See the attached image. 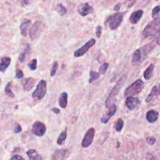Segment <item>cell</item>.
<instances>
[{
    "label": "cell",
    "instance_id": "obj_1",
    "mask_svg": "<svg viewBox=\"0 0 160 160\" xmlns=\"http://www.w3.org/2000/svg\"><path fill=\"white\" fill-rule=\"evenodd\" d=\"M160 34V16L151 22L143 30L142 33L143 39H151L157 37Z\"/></svg>",
    "mask_w": 160,
    "mask_h": 160
},
{
    "label": "cell",
    "instance_id": "obj_2",
    "mask_svg": "<svg viewBox=\"0 0 160 160\" xmlns=\"http://www.w3.org/2000/svg\"><path fill=\"white\" fill-rule=\"evenodd\" d=\"M126 76L123 75L121 78L118 80L116 84L114 85V86L111 90L109 96H108L106 100L105 101V105L108 108L110 106H111L113 104H114L113 102L114 101V98L118 94L119 91L121 90L122 86H123V85L126 81Z\"/></svg>",
    "mask_w": 160,
    "mask_h": 160
},
{
    "label": "cell",
    "instance_id": "obj_3",
    "mask_svg": "<svg viewBox=\"0 0 160 160\" xmlns=\"http://www.w3.org/2000/svg\"><path fill=\"white\" fill-rule=\"evenodd\" d=\"M145 85L142 79H138L133 84L130 85L125 91L124 95L126 97L133 96L141 92L144 88Z\"/></svg>",
    "mask_w": 160,
    "mask_h": 160
},
{
    "label": "cell",
    "instance_id": "obj_4",
    "mask_svg": "<svg viewBox=\"0 0 160 160\" xmlns=\"http://www.w3.org/2000/svg\"><path fill=\"white\" fill-rule=\"evenodd\" d=\"M47 91V84L45 80H41L38 83L36 89L33 91L32 97L36 100L42 99L46 94Z\"/></svg>",
    "mask_w": 160,
    "mask_h": 160
},
{
    "label": "cell",
    "instance_id": "obj_5",
    "mask_svg": "<svg viewBox=\"0 0 160 160\" xmlns=\"http://www.w3.org/2000/svg\"><path fill=\"white\" fill-rule=\"evenodd\" d=\"M123 20V15L122 13H117L113 15L110 16L108 19L106 23L108 24L109 28L111 30H116L120 25L122 24Z\"/></svg>",
    "mask_w": 160,
    "mask_h": 160
},
{
    "label": "cell",
    "instance_id": "obj_6",
    "mask_svg": "<svg viewBox=\"0 0 160 160\" xmlns=\"http://www.w3.org/2000/svg\"><path fill=\"white\" fill-rule=\"evenodd\" d=\"M96 43V40L94 38L91 39L90 40L86 43L82 47H81L80 48L78 49L74 53V56L76 58H78V57H81L82 56H83L92 46H93L94 45V44Z\"/></svg>",
    "mask_w": 160,
    "mask_h": 160
},
{
    "label": "cell",
    "instance_id": "obj_7",
    "mask_svg": "<svg viewBox=\"0 0 160 160\" xmlns=\"http://www.w3.org/2000/svg\"><path fill=\"white\" fill-rule=\"evenodd\" d=\"M94 134H95V130L93 128H91L88 130V131L86 132V134L84 136V138L83 139V142L82 143V146L83 148H86L90 146V145L93 143Z\"/></svg>",
    "mask_w": 160,
    "mask_h": 160
},
{
    "label": "cell",
    "instance_id": "obj_8",
    "mask_svg": "<svg viewBox=\"0 0 160 160\" xmlns=\"http://www.w3.org/2000/svg\"><path fill=\"white\" fill-rule=\"evenodd\" d=\"M46 131V128L44 123L40 122H36L32 126V132L37 136H43Z\"/></svg>",
    "mask_w": 160,
    "mask_h": 160
},
{
    "label": "cell",
    "instance_id": "obj_9",
    "mask_svg": "<svg viewBox=\"0 0 160 160\" xmlns=\"http://www.w3.org/2000/svg\"><path fill=\"white\" fill-rule=\"evenodd\" d=\"M42 22L39 21H36L34 23L30 31V36L32 39H36L39 35L40 30H42Z\"/></svg>",
    "mask_w": 160,
    "mask_h": 160
},
{
    "label": "cell",
    "instance_id": "obj_10",
    "mask_svg": "<svg viewBox=\"0 0 160 160\" xmlns=\"http://www.w3.org/2000/svg\"><path fill=\"white\" fill-rule=\"evenodd\" d=\"M141 103V101L138 98L128 96L126 98L125 101V105L126 107L131 111L134 110Z\"/></svg>",
    "mask_w": 160,
    "mask_h": 160
},
{
    "label": "cell",
    "instance_id": "obj_11",
    "mask_svg": "<svg viewBox=\"0 0 160 160\" xmlns=\"http://www.w3.org/2000/svg\"><path fill=\"white\" fill-rule=\"evenodd\" d=\"M70 154V151L68 149L63 148L54 151L52 160H65Z\"/></svg>",
    "mask_w": 160,
    "mask_h": 160
},
{
    "label": "cell",
    "instance_id": "obj_12",
    "mask_svg": "<svg viewBox=\"0 0 160 160\" xmlns=\"http://www.w3.org/2000/svg\"><path fill=\"white\" fill-rule=\"evenodd\" d=\"M94 11V9L88 3L80 5L78 7V11L82 16H86L90 13H92Z\"/></svg>",
    "mask_w": 160,
    "mask_h": 160
},
{
    "label": "cell",
    "instance_id": "obj_13",
    "mask_svg": "<svg viewBox=\"0 0 160 160\" xmlns=\"http://www.w3.org/2000/svg\"><path fill=\"white\" fill-rule=\"evenodd\" d=\"M116 110H117V108H116V105L114 103L111 106H110L108 108V110L106 112V113L103 116V117L101 119V122L105 124L107 123L109 120L111 119V118L115 114Z\"/></svg>",
    "mask_w": 160,
    "mask_h": 160
},
{
    "label": "cell",
    "instance_id": "obj_14",
    "mask_svg": "<svg viewBox=\"0 0 160 160\" xmlns=\"http://www.w3.org/2000/svg\"><path fill=\"white\" fill-rule=\"evenodd\" d=\"M36 82V79L30 77L25 79L22 82V85L23 86V89L26 91H28L33 88Z\"/></svg>",
    "mask_w": 160,
    "mask_h": 160
},
{
    "label": "cell",
    "instance_id": "obj_15",
    "mask_svg": "<svg viewBox=\"0 0 160 160\" xmlns=\"http://www.w3.org/2000/svg\"><path fill=\"white\" fill-rule=\"evenodd\" d=\"M143 11L141 10H137L133 12L130 18V22H131V23L134 25L138 23L139 22V20L141 19L142 17L143 16Z\"/></svg>",
    "mask_w": 160,
    "mask_h": 160
},
{
    "label": "cell",
    "instance_id": "obj_16",
    "mask_svg": "<svg viewBox=\"0 0 160 160\" xmlns=\"http://www.w3.org/2000/svg\"><path fill=\"white\" fill-rule=\"evenodd\" d=\"M159 95H160V84L158 86H154L153 87L150 93L146 99V102H150L156 96Z\"/></svg>",
    "mask_w": 160,
    "mask_h": 160
},
{
    "label": "cell",
    "instance_id": "obj_17",
    "mask_svg": "<svg viewBox=\"0 0 160 160\" xmlns=\"http://www.w3.org/2000/svg\"><path fill=\"white\" fill-rule=\"evenodd\" d=\"M31 25V22L29 19H25V21L20 25V33L23 36H26L28 30Z\"/></svg>",
    "mask_w": 160,
    "mask_h": 160
},
{
    "label": "cell",
    "instance_id": "obj_18",
    "mask_svg": "<svg viewBox=\"0 0 160 160\" xmlns=\"http://www.w3.org/2000/svg\"><path fill=\"white\" fill-rule=\"evenodd\" d=\"M158 116H159V113L157 111L154 110H150L147 112L146 118L147 121L149 123H153L157 121L158 119Z\"/></svg>",
    "mask_w": 160,
    "mask_h": 160
},
{
    "label": "cell",
    "instance_id": "obj_19",
    "mask_svg": "<svg viewBox=\"0 0 160 160\" xmlns=\"http://www.w3.org/2000/svg\"><path fill=\"white\" fill-rule=\"evenodd\" d=\"M142 59V53L141 50L138 49L133 53L132 63L133 65H136L141 62Z\"/></svg>",
    "mask_w": 160,
    "mask_h": 160
},
{
    "label": "cell",
    "instance_id": "obj_20",
    "mask_svg": "<svg viewBox=\"0 0 160 160\" xmlns=\"http://www.w3.org/2000/svg\"><path fill=\"white\" fill-rule=\"evenodd\" d=\"M59 105L62 108H66L68 105V94L66 92H63L59 98Z\"/></svg>",
    "mask_w": 160,
    "mask_h": 160
},
{
    "label": "cell",
    "instance_id": "obj_21",
    "mask_svg": "<svg viewBox=\"0 0 160 160\" xmlns=\"http://www.w3.org/2000/svg\"><path fill=\"white\" fill-rule=\"evenodd\" d=\"M11 63V58L10 57H4L1 59V64H0V70L2 73L5 72L9 67Z\"/></svg>",
    "mask_w": 160,
    "mask_h": 160
},
{
    "label": "cell",
    "instance_id": "obj_22",
    "mask_svg": "<svg viewBox=\"0 0 160 160\" xmlns=\"http://www.w3.org/2000/svg\"><path fill=\"white\" fill-rule=\"evenodd\" d=\"M31 51V47L28 44L25 49V50L23 51V52H22L21 54H19V62L21 63H23L26 61V58H28V56H29L30 53Z\"/></svg>",
    "mask_w": 160,
    "mask_h": 160
},
{
    "label": "cell",
    "instance_id": "obj_23",
    "mask_svg": "<svg viewBox=\"0 0 160 160\" xmlns=\"http://www.w3.org/2000/svg\"><path fill=\"white\" fill-rule=\"evenodd\" d=\"M26 153L30 160H43L42 156L34 149L29 150Z\"/></svg>",
    "mask_w": 160,
    "mask_h": 160
},
{
    "label": "cell",
    "instance_id": "obj_24",
    "mask_svg": "<svg viewBox=\"0 0 160 160\" xmlns=\"http://www.w3.org/2000/svg\"><path fill=\"white\" fill-rule=\"evenodd\" d=\"M155 48V44L154 42H151L150 43L145 45V46H143L142 50H143V56H146L148 55V54L151 52L154 48Z\"/></svg>",
    "mask_w": 160,
    "mask_h": 160
},
{
    "label": "cell",
    "instance_id": "obj_25",
    "mask_svg": "<svg viewBox=\"0 0 160 160\" xmlns=\"http://www.w3.org/2000/svg\"><path fill=\"white\" fill-rule=\"evenodd\" d=\"M154 68V64H151L150 65V66L145 70V73H144V78H145V79L148 80L150 79L153 74V72Z\"/></svg>",
    "mask_w": 160,
    "mask_h": 160
},
{
    "label": "cell",
    "instance_id": "obj_26",
    "mask_svg": "<svg viewBox=\"0 0 160 160\" xmlns=\"http://www.w3.org/2000/svg\"><path fill=\"white\" fill-rule=\"evenodd\" d=\"M67 138V131H63L61 134H59L58 139H57V143L59 145H62Z\"/></svg>",
    "mask_w": 160,
    "mask_h": 160
},
{
    "label": "cell",
    "instance_id": "obj_27",
    "mask_svg": "<svg viewBox=\"0 0 160 160\" xmlns=\"http://www.w3.org/2000/svg\"><path fill=\"white\" fill-rule=\"evenodd\" d=\"M11 82H8V83H7V85H6V86H5V93H6V94L8 96V97H10V98H14V94L13 93V91L11 90Z\"/></svg>",
    "mask_w": 160,
    "mask_h": 160
},
{
    "label": "cell",
    "instance_id": "obj_28",
    "mask_svg": "<svg viewBox=\"0 0 160 160\" xmlns=\"http://www.w3.org/2000/svg\"><path fill=\"white\" fill-rule=\"evenodd\" d=\"M99 73H97L96 71H91L90 72V78L89 79V83H92L93 82L96 81V79H98L99 77Z\"/></svg>",
    "mask_w": 160,
    "mask_h": 160
},
{
    "label": "cell",
    "instance_id": "obj_29",
    "mask_svg": "<svg viewBox=\"0 0 160 160\" xmlns=\"http://www.w3.org/2000/svg\"><path fill=\"white\" fill-rule=\"evenodd\" d=\"M123 126H124V122L123 120L121 118L118 119V120L116 122V126H115V128H116V130L118 131V132H119L121 131L123 128Z\"/></svg>",
    "mask_w": 160,
    "mask_h": 160
},
{
    "label": "cell",
    "instance_id": "obj_30",
    "mask_svg": "<svg viewBox=\"0 0 160 160\" xmlns=\"http://www.w3.org/2000/svg\"><path fill=\"white\" fill-rule=\"evenodd\" d=\"M56 8L58 13L61 16L65 15L67 12L66 8L65 6H63L62 4H58Z\"/></svg>",
    "mask_w": 160,
    "mask_h": 160
},
{
    "label": "cell",
    "instance_id": "obj_31",
    "mask_svg": "<svg viewBox=\"0 0 160 160\" xmlns=\"http://www.w3.org/2000/svg\"><path fill=\"white\" fill-rule=\"evenodd\" d=\"M108 66H109V64L108 63H105L103 65H102L101 67L99 68V73L100 74H104L106 72V70H108Z\"/></svg>",
    "mask_w": 160,
    "mask_h": 160
},
{
    "label": "cell",
    "instance_id": "obj_32",
    "mask_svg": "<svg viewBox=\"0 0 160 160\" xmlns=\"http://www.w3.org/2000/svg\"><path fill=\"white\" fill-rule=\"evenodd\" d=\"M160 13V5L154 7L152 10V17L153 18H156L158 17V14Z\"/></svg>",
    "mask_w": 160,
    "mask_h": 160
},
{
    "label": "cell",
    "instance_id": "obj_33",
    "mask_svg": "<svg viewBox=\"0 0 160 160\" xmlns=\"http://www.w3.org/2000/svg\"><path fill=\"white\" fill-rule=\"evenodd\" d=\"M28 67L32 71L36 70V68H37V59H33V60H31V62L28 64Z\"/></svg>",
    "mask_w": 160,
    "mask_h": 160
},
{
    "label": "cell",
    "instance_id": "obj_34",
    "mask_svg": "<svg viewBox=\"0 0 160 160\" xmlns=\"http://www.w3.org/2000/svg\"><path fill=\"white\" fill-rule=\"evenodd\" d=\"M58 62H54L53 64V67H52V70H51V76L53 77L55 75L56 73V71L58 70Z\"/></svg>",
    "mask_w": 160,
    "mask_h": 160
},
{
    "label": "cell",
    "instance_id": "obj_35",
    "mask_svg": "<svg viewBox=\"0 0 160 160\" xmlns=\"http://www.w3.org/2000/svg\"><path fill=\"white\" fill-rule=\"evenodd\" d=\"M146 142L150 145H153L156 142V139L154 137H148L146 138Z\"/></svg>",
    "mask_w": 160,
    "mask_h": 160
},
{
    "label": "cell",
    "instance_id": "obj_36",
    "mask_svg": "<svg viewBox=\"0 0 160 160\" xmlns=\"http://www.w3.org/2000/svg\"><path fill=\"white\" fill-rule=\"evenodd\" d=\"M24 76V74H23V72L22 71V70L20 69H17L16 70V78L17 79H20L23 78Z\"/></svg>",
    "mask_w": 160,
    "mask_h": 160
},
{
    "label": "cell",
    "instance_id": "obj_37",
    "mask_svg": "<svg viewBox=\"0 0 160 160\" xmlns=\"http://www.w3.org/2000/svg\"><path fill=\"white\" fill-rule=\"evenodd\" d=\"M102 27L101 26H97L96 28V35L97 38H100V36L102 35Z\"/></svg>",
    "mask_w": 160,
    "mask_h": 160
},
{
    "label": "cell",
    "instance_id": "obj_38",
    "mask_svg": "<svg viewBox=\"0 0 160 160\" xmlns=\"http://www.w3.org/2000/svg\"><path fill=\"white\" fill-rule=\"evenodd\" d=\"M22 128L18 124H16L14 128V133H19L20 132H22Z\"/></svg>",
    "mask_w": 160,
    "mask_h": 160
},
{
    "label": "cell",
    "instance_id": "obj_39",
    "mask_svg": "<svg viewBox=\"0 0 160 160\" xmlns=\"http://www.w3.org/2000/svg\"><path fill=\"white\" fill-rule=\"evenodd\" d=\"M146 160H158L151 153H148L146 157Z\"/></svg>",
    "mask_w": 160,
    "mask_h": 160
},
{
    "label": "cell",
    "instance_id": "obj_40",
    "mask_svg": "<svg viewBox=\"0 0 160 160\" xmlns=\"http://www.w3.org/2000/svg\"><path fill=\"white\" fill-rule=\"evenodd\" d=\"M10 160H25L22 156H20L19 154H15L14 155Z\"/></svg>",
    "mask_w": 160,
    "mask_h": 160
},
{
    "label": "cell",
    "instance_id": "obj_41",
    "mask_svg": "<svg viewBox=\"0 0 160 160\" xmlns=\"http://www.w3.org/2000/svg\"><path fill=\"white\" fill-rule=\"evenodd\" d=\"M121 7H122V4H121V3H118V4L114 6V10L118 11L120 10V8H121Z\"/></svg>",
    "mask_w": 160,
    "mask_h": 160
},
{
    "label": "cell",
    "instance_id": "obj_42",
    "mask_svg": "<svg viewBox=\"0 0 160 160\" xmlns=\"http://www.w3.org/2000/svg\"><path fill=\"white\" fill-rule=\"evenodd\" d=\"M52 111L53 112H54V113H56V114H59V113H60V110H59V109H58V108H52Z\"/></svg>",
    "mask_w": 160,
    "mask_h": 160
},
{
    "label": "cell",
    "instance_id": "obj_43",
    "mask_svg": "<svg viewBox=\"0 0 160 160\" xmlns=\"http://www.w3.org/2000/svg\"><path fill=\"white\" fill-rule=\"evenodd\" d=\"M28 0H23V1L22 2V6H25L28 5Z\"/></svg>",
    "mask_w": 160,
    "mask_h": 160
},
{
    "label": "cell",
    "instance_id": "obj_44",
    "mask_svg": "<svg viewBox=\"0 0 160 160\" xmlns=\"http://www.w3.org/2000/svg\"><path fill=\"white\" fill-rule=\"evenodd\" d=\"M156 43H157L159 46H160V36H159V38H158V39H156Z\"/></svg>",
    "mask_w": 160,
    "mask_h": 160
},
{
    "label": "cell",
    "instance_id": "obj_45",
    "mask_svg": "<svg viewBox=\"0 0 160 160\" xmlns=\"http://www.w3.org/2000/svg\"><path fill=\"white\" fill-rule=\"evenodd\" d=\"M43 1H45V0H43Z\"/></svg>",
    "mask_w": 160,
    "mask_h": 160
}]
</instances>
